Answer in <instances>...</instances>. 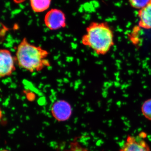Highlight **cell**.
I'll return each instance as SVG.
<instances>
[{
	"mask_svg": "<svg viewBox=\"0 0 151 151\" xmlns=\"http://www.w3.org/2000/svg\"><path fill=\"white\" fill-rule=\"evenodd\" d=\"M49 54L46 50L32 44L25 37L18 45L15 57L19 67L32 73L50 66L47 58Z\"/></svg>",
	"mask_w": 151,
	"mask_h": 151,
	"instance_id": "6da1fadb",
	"label": "cell"
},
{
	"mask_svg": "<svg viewBox=\"0 0 151 151\" xmlns=\"http://www.w3.org/2000/svg\"><path fill=\"white\" fill-rule=\"evenodd\" d=\"M81 43L98 55H105L114 45V34L106 22H93L86 27Z\"/></svg>",
	"mask_w": 151,
	"mask_h": 151,
	"instance_id": "7a4b0ae2",
	"label": "cell"
},
{
	"mask_svg": "<svg viewBox=\"0 0 151 151\" xmlns=\"http://www.w3.org/2000/svg\"><path fill=\"white\" fill-rule=\"evenodd\" d=\"M146 136L145 133L143 132L137 136L128 135L119 151H151L145 140Z\"/></svg>",
	"mask_w": 151,
	"mask_h": 151,
	"instance_id": "3957f363",
	"label": "cell"
},
{
	"mask_svg": "<svg viewBox=\"0 0 151 151\" xmlns=\"http://www.w3.org/2000/svg\"><path fill=\"white\" fill-rule=\"evenodd\" d=\"M44 23L46 27L51 30L63 28L66 26L65 14L61 10L51 9L45 14Z\"/></svg>",
	"mask_w": 151,
	"mask_h": 151,
	"instance_id": "277c9868",
	"label": "cell"
},
{
	"mask_svg": "<svg viewBox=\"0 0 151 151\" xmlns=\"http://www.w3.org/2000/svg\"><path fill=\"white\" fill-rule=\"evenodd\" d=\"M15 57L6 49L0 50V76L4 78L10 76L16 70Z\"/></svg>",
	"mask_w": 151,
	"mask_h": 151,
	"instance_id": "5b68a950",
	"label": "cell"
},
{
	"mask_svg": "<svg viewBox=\"0 0 151 151\" xmlns=\"http://www.w3.org/2000/svg\"><path fill=\"white\" fill-rule=\"evenodd\" d=\"M72 110L70 104L65 100H58L52 105L51 113L58 121H65L70 118Z\"/></svg>",
	"mask_w": 151,
	"mask_h": 151,
	"instance_id": "8992f818",
	"label": "cell"
},
{
	"mask_svg": "<svg viewBox=\"0 0 151 151\" xmlns=\"http://www.w3.org/2000/svg\"><path fill=\"white\" fill-rule=\"evenodd\" d=\"M139 27L146 29H151V2L138 12Z\"/></svg>",
	"mask_w": 151,
	"mask_h": 151,
	"instance_id": "52a82bcc",
	"label": "cell"
},
{
	"mask_svg": "<svg viewBox=\"0 0 151 151\" xmlns=\"http://www.w3.org/2000/svg\"><path fill=\"white\" fill-rule=\"evenodd\" d=\"M51 0H30V4L33 11L41 13L48 9L51 4Z\"/></svg>",
	"mask_w": 151,
	"mask_h": 151,
	"instance_id": "ba28073f",
	"label": "cell"
},
{
	"mask_svg": "<svg viewBox=\"0 0 151 151\" xmlns=\"http://www.w3.org/2000/svg\"><path fill=\"white\" fill-rule=\"evenodd\" d=\"M141 111L145 118L151 121V98L144 102L141 107Z\"/></svg>",
	"mask_w": 151,
	"mask_h": 151,
	"instance_id": "9c48e42d",
	"label": "cell"
},
{
	"mask_svg": "<svg viewBox=\"0 0 151 151\" xmlns=\"http://www.w3.org/2000/svg\"><path fill=\"white\" fill-rule=\"evenodd\" d=\"M65 151H89L86 147H84L77 140V138L70 142L68 149Z\"/></svg>",
	"mask_w": 151,
	"mask_h": 151,
	"instance_id": "30bf717a",
	"label": "cell"
},
{
	"mask_svg": "<svg viewBox=\"0 0 151 151\" xmlns=\"http://www.w3.org/2000/svg\"><path fill=\"white\" fill-rule=\"evenodd\" d=\"M129 1L132 7L139 10L145 7L151 2V0H129Z\"/></svg>",
	"mask_w": 151,
	"mask_h": 151,
	"instance_id": "8fae6325",
	"label": "cell"
},
{
	"mask_svg": "<svg viewBox=\"0 0 151 151\" xmlns=\"http://www.w3.org/2000/svg\"><path fill=\"white\" fill-rule=\"evenodd\" d=\"M13 1L16 4H18L24 2L26 0H13Z\"/></svg>",
	"mask_w": 151,
	"mask_h": 151,
	"instance_id": "7c38bea8",
	"label": "cell"
},
{
	"mask_svg": "<svg viewBox=\"0 0 151 151\" xmlns=\"http://www.w3.org/2000/svg\"><path fill=\"white\" fill-rule=\"evenodd\" d=\"M1 151H11L9 150H6V149H3V150H1Z\"/></svg>",
	"mask_w": 151,
	"mask_h": 151,
	"instance_id": "4fadbf2b",
	"label": "cell"
}]
</instances>
